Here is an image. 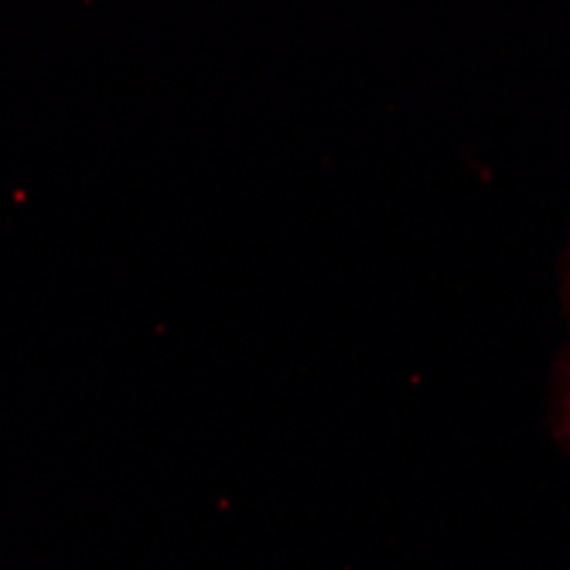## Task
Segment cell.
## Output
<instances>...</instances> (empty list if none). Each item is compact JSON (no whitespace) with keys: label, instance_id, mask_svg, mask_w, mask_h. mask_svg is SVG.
I'll use <instances>...</instances> for the list:
<instances>
[{"label":"cell","instance_id":"obj_1","mask_svg":"<svg viewBox=\"0 0 570 570\" xmlns=\"http://www.w3.org/2000/svg\"><path fill=\"white\" fill-rule=\"evenodd\" d=\"M560 438L570 448V358L563 362V370H560Z\"/></svg>","mask_w":570,"mask_h":570},{"label":"cell","instance_id":"obj_2","mask_svg":"<svg viewBox=\"0 0 570 570\" xmlns=\"http://www.w3.org/2000/svg\"><path fill=\"white\" fill-rule=\"evenodd\" d=\"M567 294H570V281H567Z\"/></svg>","mask_w":570,"mask_h":570}]
</instances>
